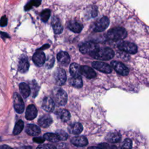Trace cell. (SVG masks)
<instances>
[{"label": "cell", "mask_w": 149, "mask_h": 149, "mask_svg": "<svg viewBox=\"0 0 149 149\" xmlns=\"http://www.w3.org/2000/svg\"><path fill=\"white\" fill-rule=\"evenodd\" d=\"M89 55L94 59L107 61L111 59L113 57L115 53L110 48L99 47Z\"/></svg>", "instance_id": "1"}, {"label": "cell", "mask_w": 149, "mask_h": 149, "mask_svg": "<svg viewBox=\"0 0 149 149\" xmlns=\"http://www.w3.org/2000/svg\"><path fill=\"white\" fill-rule=\"evenodd\" d=\"M127 36L126 30L121 27H116L109 30L105 35L107 39L112 41H118L124 39Z\"/></svg>", "instance_id": "2"}, {"label": "cell", "mask_w": 149, "mask_h": 149, "mask_svg": "<svg viewBox=\"0 0 149 149\" xmlns=\"http://www.w3.org/2000/svg\"><path fill=\"white\" fill-rule=\"evenodd\" d=\"M53 97L55 102L58 105H65L68 100L66 93L61 88H55L53 91Z\"/></svg>", "instance_id": "3"}, {"label": "cell", "mask_w": 149, "mask_h": 149, "mask_svg": "<svg viewBox=\"0 0 149 149\" xmlns=\"http://www.w3.org/2000/svg\"><path fill=\"white\" fill-rule=\"evenodd\" d=\"M109 20L107 16H103L94 23L93 31L94 32H101L104 31L109 26Z\"/></svg>", "instance_id": "4"}, {"label": "cell", "mask_w": 149, "mask_h": 149, "mask_svg": "<svg viewBox=\"0 0 149 149\" xmlns=\"http://www.w3.org/2000/svg\"><path fill=\"white\" fill-rule=\"evenodd\" d=\"M118 47L120 51L130 54H134L137 51V46L130 42H122L118 44Z\"/></svg>", "instance_id": "5"}, {"label": "cell", "mask_w": 149, "mask_h": 149, "mask_svg": "<svg viewBox=\"0 0 149 149\" xmlns=\"http://www.w3.org/2000/svg\"><path fill=\"white\" fill-rule=\"evenodd\" d=\"M13 107L16 112L22 113L24 109V104L21 96L17 93H14L13 95Z\"/></svg>", "instance_id": "6"}, {"label": "cell", "mask_w": 149, "mask_h": 149, "mask_svg": "<svg viewBox=\"0 0 149 149\" xmlns=\"http://www.w3.org/2000/svg\"><path fill=\"white\" fill-rule=\"evenodd\" d=\"M54 80L55 83L59 86L64 84L66 80L65 71L63 69L58 68L54 73Z\"/></svg>", "instance_id": "7"}, {"label": "cell", "mask_w": 149, "mask_h": 149, "mask_svg": "<svg viewBox=\"0 0 149 149\" xmlns=\"http://www.w3.org/2000/svg\"><path fill=\"white\" fill-rule=\"evenodd\" d=\"M99 47V45L96 43L93 42H86L81 44L79 46V50L83 54H90Z\"/></svg>", "instance_id": "8"}, {"label": "cell", "mask_w": 149, "mask_h": 149, "mask_svg": "<svg viewBox=\"0 0 149 149\" xmlns=\"http://www.w3.org/2000/svg\"><path fill=\"white\" fill-rule=\"evenodd\" d=\"M111 65L112 67L115 70V71L121 75L126 76L129 73L128 68L124 64L120 62L113 61L111 62Z\"/></svg>", "instance_id": "9"}, {"label": "cell", "mask_w": 149, "mask_h": 149, "mask_svg": "<svg viewBox=\"0 0 149 149\" xmlns=\"http://www.w3.org/2000/svg\"><path fill=\"white\" fill-rule=\"evenodd\" d=\"M92 66L95 69L105 73H110L112 72L111 66L103 62H93L92 63Z\"/></svg>", "instance_id": "10"}, {"label": "cell", "mask_w": 149, "mask_h": 149, "mask_svg": "<svg viewBox=\"0 0 149 149\" xmlns=\"http://www.w3.org/2000/svg\"><path fill=\"white\" fill-rule=\"evenodd\" d=\"M42 108L47 112H52L55 108V102L50 97H45L42 102Z\"/></svg>", "instance_id": "11"}, {"label": "cell", "mask_w": 149, "mask_h": 149, "mask_svg": "<svg viewBox=\"0 0 149 149\" xmlns=\"http://www.w3.org/2000/svg\"><path fill=\"white\" fill-rule=\"evenodd\" d=\"M32 59L37 66H41L45 63V56L42 51L37 50V51L34 54Z\"/></svg>", "instance_id": "12"}, {"label": "cell", "mask_w": 149, "mask_h": 149, "mask_svg": "<svg viewBox=\"0 0 149 149\" xmlns=\"http://www.w3.org/2000/svg\"><path fill=\"white\" fill-rule=\"evenodd\" d=\"M80 73L87 79H93L96 76L95 72L87 66H80Z\"/></svg>", "instance_id": "13"}, {"label": "cell", "mask_w": 149, "mask_h": 149, "mask_svg": "<svg viewBox=\"0 0 149 149\" xmlns=\"http://www.w3.org/2000/svg\"><path fill=\"white\" fill-rule=\"evenodd\" d=\"M51 25L53 28L55 34H61L63 31V26L61 23L59 19L57 16H54L52 19Z\"/></svg>", "instance_id": "14"}, {"label": "cell", "mask_w": 149, "mask_h": 149, "mask_svg": "<svg viewBox=\"0 0 149 149\" xmlns=\"http://www.w3.org/2000/svg\"><path fill=\"white\" fill-rule=\"evenodd\" d=\"M57 59L59 63L63 66H67L70 62V56L65 51H60L57 54Z\"/></svg>", "instance_id": "15"}, {"label": "cell", "mask_w": 149, "mask_h": 149, "mask_svg": "<svg viewBox=\"0 0 149 149\" xmlns=\"http://www.w3.org/2000/svg\"><path fill=\"white\" fill-rule=\"evenodd\" d=\"M29 68V63L26 56H22L19 62L18 70L20 73H24L27 72Z\"/></svg>", "instance_id": "16"}, {"label": "cell", "mask_w": 149, "mask_h": 149, "mask_svg": "<svg viewBox=\"0 0 149 149\" xmlns=\"http://www.w3.org/2000/svg\"><path fill=\"white\" fill-rule=\"evenodd\" d=\"M71 143L77 147H84L87 145L88 140L87 138L83 136H76L71 139Z\"/></svg>", "instance_id": "17"}, {"label": "cell", "mask_w": 149, "mask_h": 149, "mask_svg": "<svg viewBox=\"0 0 149 149\" xmlns=\"http://www.w3.org/2000/svg\"><path fill=\"white\" fill-rule=\"evenodd\" d=\"M37 115V110L36 107L33 104L29 105L27 108L25 114V117L27 120L34 119Z\"/></svg>", "instance_id": "18"}, {"label": "cell", "mask_w": 149, "mask_h": 149, "mask_svg": "<svg viewBox=\"0 0 149 149\" xmlns=\"http://www.w3.org/2000/svg\"><path fill=\"white\" fill-rule=\"evenodd\" d=\"M68 131L73 134H79L83 131V127L82 125L79 122L73 123L68 126Z\"/></svg>", "instance_id": "19"}, {"label": "cell", "mask_w": 149, "mask_h": 149, "mask_svg": "<svg viewBox=\"0 0 149 149\" xmlns=\"http://www.w3.org/2000/svg\"><path fill=\"white\" fill-rule=\"evenodd\" d=\"M55 114L58 116L59 119H61L62 122H64L68 121L70 118V114L69 112L65 109H62V108L58 109L56 111Z\"/></svg>", "instance_id": "20"}, {"label": "cell", "mask_w": 149, "mask_h": 149, "mask_svg": "<svg viewBox=\"0 0 149 149\" xmlns=\"http://www.w3.org/2000/svg\"><path fill=\"white\" fill-rule=\"evenodd\" d=\"M26 132L30 136H36L38 135L41 132L40 128L34 124H29L26 126Z\"/></svg>", "instance_id": "21"}, {"label": "cell", "mask_w": 149, "mask_h": 149, "mask_svg": "<svg viewBox=\"0 0 149 149\" xmlns=\"http://www.w3.org/2000/svg\"><path fill=\"white\" fill-rule=\"evenodd\" d=\"M38 125L44 128H46L49 127L51 123H52V119L49 115H45L41 118L38 120Z\"/></svg>", "instance_id": "22"}, {"label": "cell", "mask_w": 149, "mask_h": 149, "mask_svg": "<svg viewBox=\"0 0 149 149\" xmlns=\"http://www.w3.org/2000/svg\"><path fill=\"white\" fill-rule=\"evenodd\" d=\"M68 28L73 32L79 33L83 29V24L76 21H70L68 24Z\"/></svg>", "instance_id": "23"}, {"label": "cell", "mask_w": 149, "mask_h": 149, "mask_svg": "<svg viewBox=\"0 0 149 149\" xmlns=\"http://www.w3.org/2000/svg\"><path fill=\"white\" fill-rule=\"evenodd\" d=\"M19 87L20 92L23 98H26L30 95L31 89L30 86L27 84L25 83H21L19 84Z\"/></svg>", "instance_id": "24"}, {"label": "cell", "mask_w": 149, "mask_h": 149, "mask_svg": "<svg viewBox=\"0 0 149 149\" xmlns=\"http://www.w3.org/2000/svg\"><path fill=\"white\" fill-rule=\"evenodd\" d=\"M106 139L111 143H118L121 140V135L116 132H110L107 135Z\"/></svg>", "instance_id": "25"}, {"label": "cell", "mask_w": 149, "mask_h": 149, "mask_svg": "<svg viewBox=\"0 0 149 149\" xmlns=\"http://www.w3.org/2000/svg\"><path fill=\"white\" fill-rule=\"evenodd\" d=\"M69 83L70 86L76 88L81 87L83 86V81L81 76L72 77L69 80Z\"/></svg>", "instance_id": "26"}, {"label": "cell", "mask_w": 149, "mask_h": 149, "mask_svg": "<svg viewBox=\"0 0 149 149\" xmlns=\"http://www.w3.org/2000/svg\"><path fill=\"white\" fill-rule=\"evenodd\" d=\"M69 72L72 77H77L80 76V66L76 63H72L70 65Z\"/></svg>", "instance_id": "27"}, {"label": "cell", "mask_w": 149, "mask_h": 149, "mask_svg": "<svg viewBox=\"0 0 149 149\" xmlns=\"http://www.w3.org/2000/svg\"><path fill=\"white\" fill-rule=\"evenodd\" d=\"M24 127V123L22 120H18L16 123L15 124V126L13 129V134L14 135H17L19 134L23 130Z\"/></svg>", "instance_id": "28"}, {"label": "cell", "mask_w": 149, "mask_h": 149, "mask_svg": "<svg viewBox=\"0 0 149 149\" xmlns=\"http://www.w3.org/2000/svg\"><path fill=\"white\" fill-rule=\"evenodd\" d=\"M44 139L48 141L51 142H58L59 139L56 133H47L44 134Z\"/></svg>", "instance_id": "29"}, {"label": "cell", "mask_w": 149, "mask_h": 149, "mask_svg": "<svg viewBox=\"0 0 149 149\" xmlns=\"http://www.w3.org/2000/svg\"><path fill=\"white\" fill-rule=\"evenodd\" d=\"M50 15H51V10L48 9H46L43 10L40 14V16H41V20L44 22H46L47 21H48V19L50 17Z\"/></svg>", "instance_id": "30"}, {"label": "cell", "mask_w": 149, "mask_h": 149, "mask_svg": "<svg viewBox=\"0 0 149 149\" xmlns=\"http://www.w3.org/2000/svg\"><path fill=\"white\" fill-rule=\"evenodd\" d=\"M41 3V1H31L28 2L26 5L24 6V10H30L33 6H38Z\"/></svg>", "instance_id": "31"}, {"label": "cell", "mask_w": 149, "mask_h": 149, "mask_svg": "<svg viewBox=\"0 0 149 149\" xmlns=\"http://www.w3.org/2000/svg\"><path fill=\"white\" fill-rule=\"evenodd\" d=\"M56 134L59 139V140H62V141L66 140L68 137V134L62 130H57L56 132Z\"/></svg>", "instance_id": "32"}, {"label": "cell", "mask_w": 149, "mask_h": 149, "mask_svg": "<svg viewBox=\"0 0 149 149\" xmlns=\"http://www.w3.org/2000/svg\"><path fill=\"white\" fill-rule=\"evenodd\" d=\"M45 65H46V67L48 69H50L51 68H52L54 62H55V59L54 58V56L52 55H49L47 59V60H45Z\"/></svg>", "instance_id": "33"}, {"label": "cell", "mask_w": 149, "mask_h": 149, "mask_svg": "<svg viewBox=\"0 0 149 149\" xmlns=\"http://www.w3.org/2000/svg\"><path fill=\"white\" fill-rule=\"evenodd\" d=\"M132 146V140L129 139H126L124 140L122 146V149H131Z\"/></svg>", "instance_id": "34"}, {"label": "cell", "mask_w": 149, "mask_h": 149, "mask_svg": "<svg viewBox=\"0 0 149 149\" xmlns=\"http://www.w3.org/2000/svg\"><path fill=\"white\" fill-rule=\"evenodd\" d=\"M99 147L102 149H117V147L115 145H112L105 143L100 144Z\"/></svg>", "instance_id": "35"}, {"label": "cell", "mask_w": 149, "mask_h": 149, "mask_svg": "<svg viewBox=\"0 0 149 149\" xmlns=\"http://www.w3.org/2000/svg\"><path fill=\"white\" fill-rule=\"evenodd\" d=\"M36 149H56V148L54 146L49 144H47L40 145L38 146Z\"/></svg>", "instance_id": "36"}, {"label": "cell", "mask_w": 149, "mask_h": 149, "mask_svg": "<svg viewBox=\"0 0 149 149\" xmlns=\"http://www.w3.org/2000/svg\"><path fill=\"white\" fill-rule=\"evenodd\" d=\"M8 24V19L6 17V16H3L1 17L0 19V26L1 27H4L6 26Z\"/></svg>", "instance_id": "37"}, {"label": "cell", "mask_w": 149, "mask_h": 149, "mask_svg": "<svg viewBox=\"0 0 149 149\" xmlns=\"http://www.w3.org/2000/svg\"><path fill=\"white\" fill-rule=\"evenodd\" d=\"M97 13H98V9H97V7L95 6H94L93 7V9H91V17H95L97 16Z\"/></svg>", "instance_id": "38"}, {"label": "cell", "mask_w": 149, "mask_h": 149, "mask_svg": "<svg viewBox=\"0 0 149 149\" xmlns=\"http://www.w3.org/2000/svg\"><path fill=\"white\" fill-rule=\"evenodd\" d=\"M33 141L36 143H42L44 141L45 139H44V137H34L33 139Z\"/></svg>", "instance_id": "39"}, {"label": "cell", "mask_w": 149, "mask_h": 149, "mask_svg": "<svg viewBox=\"0 0 149 149\" xmlns=\"http://www.w3.org/2000/svg\"><path fill=\"white\" fill-rule=\"evenodd\" d=\"M0 149H13V148L7 145H2V146H0Z\"/></svg>", "instance_id": "40"}, {"label": "cell", "mask_w": 149, "mask_h": 149, "mask_svg": "<svg viewBox=\"0 0 149 149\" xmlns=\"http://www.w3.org/2000/svg\"><path fill=\"white\" fill-rule=\"evenodd\" d=\"M0 34L1 35V36H2V38L3 37H5V38H9V36L8 35V34H6V33H4V32H1V31H0Z\"/></svg>", "instance_id": "41"}, {"label": "cell", "mask_w": 149, "mask_h": 149, "mask_svg": "<svg viewBox=\"0 0 149 149\" xmlns=\"http://www.w3.org/2000/svg\"><path fill=\"white\" fill-rule=\"evenodd\" d=\"M49 47V45H43L42 47H41L40 48H39V49H38L37 50H38V51H41V50H42L43 49H45V48H48Z\"/></svg>", "instance_id": "42"}, {"label": "cell", "mask_w": 149, "mask_h": 149, "mask_svg": "<svg viewBox=\"0 0 149 149\" xmlns=\"http://www.w3.org/2000/svg\"><path fill=\"white\" fill-rule=\"evenodd\" d=\"M19 149H33V148L30 146H24V147H20Z\"/></svg>", "instance_id": "43"}, {"label": "cell", "mask_w": 149, "mask_h": 149, "mask_svg": "<svg viewBox=\"0 0 149 149\" xmlns=\"http://www.w3.org/2000/svg\"><path fill=\"white\" fill-rule=\"evenodd\" d=\"M87 149H102L99 147H95V146H91L88 147Z\"/></svg>", "instance_id": "44"}]
</instances>
